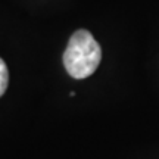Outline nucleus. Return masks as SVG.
I'll use <instances>...</instances> for the list:
<instances>
[{
    "instance_id": "nucleus-2",
    "label": "nucleus",
    "mask_w": 159,
    "mask_h": 159,
    "mask_svg": "<svg viewBox=\"0 0 159 159\" xmlns=\"http://www.w3.org/2000/svg\"><path fill=\"white\" fill-rule=\"evenodd\" d=\"M7 84H9V71H7L5 61L0 57V97L5 94Z\"/></svg>"
},
{
    "instance_id": "nucleus-1",
    "label": "nucleus",
    "mask_w": 159,
    "mask_h": 159,
    "mask_svg": "<svg viewBox=\"0 0 159 159\" xmlns=\"http://www.w3.org/2000/svg\"><path fill=\"white\" fill-rule=\"evenodd\" d=\"M102 61V49L87 30H78L71 35L63 53L65 69L72 78L90 77Z\"/></svg>"
}]
</instances>
